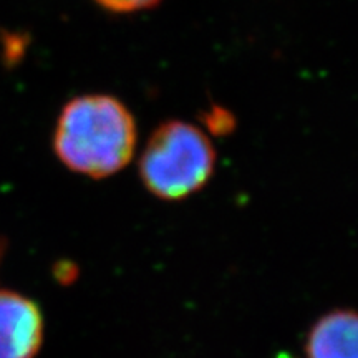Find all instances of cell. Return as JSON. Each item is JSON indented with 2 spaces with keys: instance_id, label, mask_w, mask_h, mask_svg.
I'll return each instance as SVG.
<instances>
[{
  "instance_id": "obj_2",
  "label": "cell",
  "mask_w": 358,
  "mask_h": 358,
  "mask_svg": "<svg viewBox=\"0 0 358 358\" xmlns=\"http://www.w3.org/2000/svg\"><path fill=\"white\" fill-rule=\"evenodd\" d=\"M216 168V150L189 123H163L155 129L140 159V178L151 194L181 201L208 185Z\"/></svg>"
},
{
  "instance_id": "obj_7",
  "label": "cell",
  "mask_w": 358,
  "mask_h": 358,
  "mask_svg": "<svg viewBox=\"0 0 358 358\" xmlns=\"http://www.w3.org/2000/svg\"><path fill=\"white\" fill-rule=\"evenodd\" d=\"M3 252H6V243H3V239H2V237H0V262H2Z\"/></svg>"
},
{
  "instance_id": "obj_6",
  "label": "cell",
  "mask_w": 358,
  "mask_h": 358,
  "mask_svg": "<svg viewBox=\"0 0 358 358\" xmlns=\"http://www.w3.org/2000/svg\"><path fill=\"white\" fill-rule=\"evenodd\" d=\"M206 124H208L209 129L216 134H224L231 131L232 127H234V118L227 110L222 108H211L209 113L206 115Z\"/></svg>"
},
{
  "instance_id": "obj_4",
  "label": "cell",
  "mask_w": 358,
  "mask_h": 358,
  "mask_svg": "<svg viewBox=\"0 0 358 358\" xmlns=\"http://www.w3.org/2000/svg\"><path fill=\"white\" fill-rule=\"evenodd\" d=\"M357 313L343 308L320 317L308 332L307 358H357Z\"/></svg>"
},
{
  "instance_id": "obj_3",
  "label": "cell",
  "mask_w": 358,
  "mask_h": 358,
  "mask_svg": "<svg viewBox=\"0 0 358 358\" xmlns=\"http://www.w3.org/2000/svg\"><path fill=\"white\" fill-rule=\"evenodd\" d=\"M43 343V315L32 299L0 290V358H35Z\"/></svg>"
},
{
  "instance_id": "obj_5",
  "label": "cell",
  "mask_w": 358,
  "mask_h": 358,
  "mask_svg": "<svg viewBox=\"0 0 358 358\" xmlns=\"http://www.w3.org/2000/svg\"><path fill=\"white\" fill-rule=\"evenodd\" d=\"M98 6L113 13H133L155 7L161 0H95Z\"/></svg>"
},
{
  "instance_id": "obj_1",
  "label": "cell",
  "mask_w": 358,
  "mask_h": 358,
  "mask_svg": "<svg viewBox=\"0 0 358 358\" xmlns=\"http://www.w3.org/2000/svg\"><path fill=\"white\" fill-rule=\"evenodd\" d=\"M136 138V123L122 101L108 95H85L62 110L53 150L70 171L103 179L131 161Z\"/></svg>"
}]
</instances>
